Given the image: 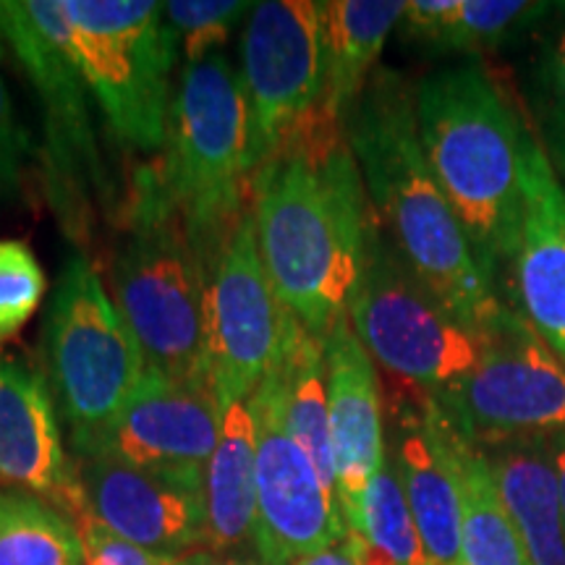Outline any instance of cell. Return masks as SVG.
Segmentation results:
<instances>
[{"label": "cell", "mask_w": 565, "mask_h": 565, "mask_svg": "<svg viewBox=\"0 0 565 565\" xmlns=\"http://www.w3.org/2000/svg\"><path fill=\"white\" fill-rule=\"evenodd\" d=\"M249 202L275 294L322 341L349 317L374 217L345 124L320 105L252 173Z\"/></svg>", "instance_id": "1"}, {"label": "cell", "mask_w": 565, "mask_h": 565, "mask_svg": "<svg viewBox=\"0 0 565 565\" xmlns=\"http://www.w3.org/2000/svg\"><path fill=\"white\" fill-rule=\"evenodd\" d=\"M370 204L395 249L475 333H484L505 303L479 267L454 207L424 158L416 124V87L401 71L377 68L345 116Z\"/></svg>", "instance_id": "2"}, {"label": "cell", "mask_w": 565, "mask_h": 565, "mask_svg": "<svg viewBox=\"0 0 565 565\" xmlns=\"http://www.w3.org/2000/svg\"><path fill=\"white\" fill-rule=\"evenodd\" d=\"M424 158L492 286L519 252L526 126L479 61L416 84Z\"/></svg>", "instance_id": "3"}, {"label": "cell", "mask_w": 565, "mask_h": 565, "mask_svg": "<svg viewBox=\"0 0 565 565\" xmlns=\"http://www.w3.org/2000/svg\"><path fill=\"white\" fill-rule=\"evenodd\" d=\"M121 217L113 291L145 351L147 370L173 383H210L207 265L162 196L152 166L139 168Z\"/></svg>", "instance_id": "4"}, {"label": "cell", "mask_w": 565, "mask_h": 565, "mask_svg": "<svg viewBox=\"0 0 565 565\" xmlns=\"http://www.w3.org/2000/svg\"><path fill=\"white\" fill-rule=\"evenodd\" d=\"M249 113L242 76L223 53L186 63L152 173L210 267L249 207Z\"/></svg>", "instance_id": "5"}, {"label": "cell", "mask_w": 565, "mask_h": 565, "mask_svg": "<svg viewBox=\"0 0 565 565\" xmlns=\"http://www.w3.org/2000/svg\"><path fill=\"white\" fill-rule=\"evenodd\" d=\"M0 34L42 110L38 152L47 202L61 231L84 246L97 207H108L113 196L89 113V89L68 51L63 0H0Z\"/></svg>", "instance_id": "6"}, {"label": "cell", "mask_w": 565, "mask_h": 565, "mask_svg": "<svg viewBox=\"0 0 565 565\" xmlns=\"http://www.w3.org/2000/svg\"><path fill=\"white\" fill-rule=\"evenodd\" d=\"M353 333L395 385L435 401L454 395L479 362L482 343L458 322L395 249L377 215L349 303Z\"/></svg>", "instance_id": "7"}, {"label": "cell", "mask_w": 565, "mask_h": 565, "mask_svg": "<svg viewBox=\"0 0 565 565\" xmlns=\"http://www.w3.org/2000/svg\"><path fill=\"white\" fill-rule=\"evenodd\" d=\"M68 51L113 139L139 152L166 147L179 45L154 0H63Z\"/></svg>", "instance_id": "8"}, {"label": "cell", "mask_w": 565, "mask_h": 565, "mask_svg": "<svg viewBox=\"0 0 565 565\" xmlns=\"http://www.w3.org/2000/svg\"><path fill=\"white\" fill-rule=\"evenodd\" d=\"M42 351L47 385L74 450L129 404L147 374L137 335L82 252L71 254L55 282Z\"/></svg>", "instance_id": "9"}, {"label": "cell", "mask_w": 565, "mask_h": 565, "mask_svg": "<svg viewBox=\"0 0 565 565\" xmlns=\"http://www.w3.org/2000/svg\"><path fill=\"white\" fill-rule=\"evenodd\" d=\"M463 385L435 401L477 448L565 429V364L519 309L505 307L484 333Z\"/></svg>", "instance_id": "10"}, {"label": "cell", "mask_w": 565, "mask_h": 565, "mask_svg": "<svg viewBox=\"0 0 565 565\" xmlns=\"http://www.w3.org/2000/svg\"><path fill=\"white\" fill-rule=\"evenodd\" d=\"M299 330L265 273L249 202L207 267V374L221 406L249 398Z\"/></svg>", "instance_id": "11"}, {"label": "cell", "mask_w": 565, "mask_h": 565, "mask_svg": "<svg viewBox=\"0 0 565 565\" xmlns=\"http://www.w3.org/2000/svg\"><path fill=\"white\" fill-rule=\"evenodd\" d=\"M244 97L249 113V173L320 110L324 66L317 3H254L242 40Z\"/></svg>", "instance_id": "12"}, {"label": "cell", "mask_w": 565, "mask_h": 565, "mask_svg": "<svg viewBox=\"0 0 565 565\" xmlns=\"http://www.w3.org/2000/svg\"><path fill=\"white\" fill-rule=\"evenodd\" d=\"M257 424V515L254 553L265 565H294L345 540L338 498L322 482L312 458L286 429L273 374L246 398Z\"/></svg>", "instance_id": "13"}, {"label": "cell", "mask_w": 565, "mask_h": 565, "mask_svg": "<svg viewBox=\"0 0 565 565\" xmlns=\"http://www.w3.org/2000/svg\"><path fill=\"white\" fill-rule=\"evenodd\" d=\"M221 424L223 406L210 383H173L147 370L129 404L76 454L113 458L204 492Z\"/></svg>", "instance_id": "14"}, {"label": "cell", "mask_w": 565, "mask_h": 565, "mask_svg": "<svg viewBox=\"0 0 565 565\" xmlns=\"http://www.w3.org/2000/svg\"><path fill=\"white\" fill-rule=\"evenodd\" d=\"M79 503L134 545L166 557L204 547V492L113 458H79Z\"/></svg>", "instance_id": "15"}, {"label": "cell", "mask_w": 565, "mask_h": 565, "mask_svg": "<svg viewBox=\"0 0 565 565\" xmlns=\"http://www.w3.org/2000/svg\"><path fill=\"white\" fill-rule=\"evenodd\" d=\"M328 374L330 437L335 454L338 508L353 532L364 494L385 466L383 387L374 359L353 333L349 317L322 338Z\"/></svg>", "instance_id": "16"}, {"label": "cell", "mask_w": 565, "mask_h": 565, "mask_svg": "<svg viewBox=\"0 0 565 565\" xmlns=\"http://www.w3.org/2000/svg\"><path fill=\"white\" fill-rule=\"evenodd\" d=\"M387 408L393 416L391 461L429 565H463L461 498L445 443L440 406L414 387L393 385Z\"/></svg>", "instance_id": "17"}, {"label": "cell", "mask_w": 565, "mask_h": 565, "mask_svg": "<svg viewBox=\"0 0 565 565\" xmlns=\"http://www.w3.org/2000/svg\"><path fill=\"white\" fill-rule=\"evenodd\" d=\"M511 267L521 315L565 364V189L532 131L524 139V215Z\"/></svg>", "instance_id": "18"}, {"label": "cell", "mask_w": 565, "mask_h": 565, "mask_svg": "<svg viewBox=\"0 0 565 565\" xmlns=\"http://www.w3.org/2000/svg\"><path fill=\"white\" fill-rule=\"evenodd\" d=\"M0 482L74 508L79 500L47 377L24 359L0 356Z\"/></svg>", "instance_id": "19"}, {"label": "cell", "mask_w": 565, "mask_h": 565, "mask_svg": "<svg viewBox=\"0 0 565 565\" xmlns=\"http://www.w3.org/2000/svg\"><path fill=\"white\" fill-rule=\"evenodd\" d=\"M500 498L524 542L529 565H565L561 482L547 435L515 437L479 448Z\"/></svg>", "instance_id": "20"}, {"label": "cell", "mask_w": 565, "mask_h": 565, "mask_svg": "<svg viewBox=\"0 0 565 565\" xmlns=\"http://www.w3.org/2000/svg\"><path fill=\"white\" fill-rule=\"evenodd\" d=\"M406 3L401 0H320L324 97L322 110L345 124L374 74L385 40L401 24Z\"/></svg>", "instance_id": "21"}, {"label": "cell", "mask_w": 565, "mask_h": 565, "mask_svg": "<svg viewBox=\"0 0 565 565\" xmlns=\"http://www.w3.org/2000/svg\"><path fill=\"white\" fill-rule=\"evenodd\" d=\"M257 424L246 401L223 408L221 437L204 475V547L212 555L254 547Z\"/></svg>", "instance_id": "22"}, {"label": "cell", "mask_w": 565, "mask_h": 565, "mask_svg": "<svg viewBox=\"0 0 565 565\" xmlns=\"http://www.w3.org/2000/svg\"><path fill=\"white\" fill-rule=\"evenodd\" d=\"M561 3L529 0H412L401 34L429 51L482 53L503 47L545 21Z\"/></svg>", "instance_id": "23"}, {"label": "cell", "mask_w": 565, "mask_h": 565, "mask_svg": "<svg viewBox=\"0 0 565 565\" xmlns=\"http://www.w3.org/2000/svg\"><path fill=\"white\" fill-rule=\"evenodd\" d=\"M443 414V412H440ZM443 433L454 463L461 498V561L463 565H529V555L490 471V463L445 419Z\"/></svg>", "instance_id": "24"}, {"label": "cell", "mask_w": 565, "mask_h": 565, "mask_svg": "<svg viewBox=\"0 0 565 565\" xmlns=\"http://www.w3.org/2000/svg\"><path fill=\"white\" fill-rule=\"evenodd\" d=\"M278 387L280 414L286 429L301 450L312 458L324 487L335 494V454L330 437V406H328V374H324V349L317 335L301 328L286 356L270 372Z\"/></svg>", "instance_id": "25"}, {"label": "cell", "mask_w": 565, "mask_h": 565, "mask_svg": "<svg viewBox=\"0 0 565 565\" xmlns=\"http://www.w3.org/2000/svg\"><path fill=\"white\" fill-rule=\"evenodd\" d=\"M0 565H84L76 526L40 494L0 484Z\"/></svg>", "instance_id": "26"}, {"label": "cell", "mask_w": 565, "mask_h": 565, "mask_svg": "<svg viewBox=\"0 0 565 565\" xmlns=\"http://www.w3.org/2000/svg\"><path fill=\"white\" fill-rule=\"evenodd\" d=\"M351 534L362 536L366 545L385 555L393 565H429L391 456H385V466L366 490L362 515Z\"/></svg>", "instance_id": "27"}, {"label": "cell", "mask_w": 565, "mask_h": 565, "mask_svg": "<svg viewBox=\"0 0 565 565\" xmlns=\"http://www.w3.org/2000/svg\"><path fill=\"white\" fill-rule=\"evenodd\" d=\"M529 105L542 134V150L555 173L565 175V3L557 9L529 74Z\"/></svg>", "instance_id": "28"}, {"label": "cell", "mask_w": 565, "mask_h": 565, "mask_svg": "<svg viewBox=\"0 0 565 565\" xmlns=\"http://www.w3.org/2000/svg\"><path fill=\"white\" fill-rule=\"evenodd\" d=\"M252 9L254 3L242 0H171L166 3V21L179 45V55L186 63H196L221 53L233 26Z\"/></svg>", "instance_id": "29"}, {"label": "cell", "mask_w": 565, "mask_h": 565, "mask_svg": "<svg viewBox=\"0 0 565 565\" xmlns=\"http://www.w3.org/2000/svg\"><path fill=\"white\" fill-rule=\"evenodd\" d=\"M47 278L30 244L0 238V343L17 338L38 312Z\"/></svg>", "instance_id": "30"}, {"label": "cell", "mask_w": 565, "mask_h": 565, "mask_svg": "<svg viewBox=\"0 0 565 565\" xmlns=\"http://www.w3.org/2000/svg\"><path fill=\"white\" fill-rule=\"evenodd\" d=\"M71 513H74V526L82 542L84 565H179L181 561V557L175 561V557L150 553V550L124 540L103 521H97L79 500L71 508Z\"/></svg>", "instance_id": "31"}, {"label": "cell", "mask_w": 565, "mask_h": 565, "mask_svg": "<svg viewBox=\"0 0 565 565\" xmlns=\"http://www.w3.org/2000/svg\"><path fill=\"white\" fill-rule=\"evenodd\" d=\"M32 152H38V147L19 121L11 92L0 74V200L3 202H13L24 189L26 162Z\"/></svg>", "instance_id": "32"}, {"label": "cell", "mask_w": 565, "mask_h": 565, "mask_svg": "<svg viewBox=\"0 0 565 565\" xmlns=\"http://www.w3.org/2000/svg\"><path fill=\"white\" fill-rule=\"evenodd\" d=\"M294 565H359L356 550H353L351 534H345V540L335 542V545L320 550V553H312Z\"/></svg>", "instance_id": "33"}, {"label": "cell", "mask_w": 565, "mask_h": 565, "mask_svg": "<svg viewBox=\"0 0 565 565\" xmlns=\"http://www.w3.org/2000/svg\"><path fill=\"white\" fill-rule=\"evenodd\" d=\"M550 450H553L555 469H557V482H561V500H563V515H565V429L547 435Z\"/></svg>", "instance_id": "34"}, {"label": "cell", "mask_w": 565, "mask_h": 565, "mask_svg": "<svg viewBox=\"0 0 565 565\" xmlns=\"http://www.w3.org/2000/svg\"><path fill=\"white\" fill-rule=\"evenodd\" d=\"M179 565H265V563L233 561V557H215V555H189V557H181Z\"/></svg>", "instance_id": "35"}, {"label": "cell", "mask_w": 565, "mask_h": 565, "mask_svg": "<svg viewBox=\"0 0 565 565\" xmlns=\"http://www.w3.org/2000/svg\"><path fill=\"white\" fill-rule=\"evenodd\" d=\"M6 51H9V47H6V40H3V34H0V61H3Z\"/></svg>", "instance_id": "36"}, {"label": "cell", "mask_w": 565, "mask_h": 565, "mask_svg": "<svg viewBox=\"0 0 565 565\" xmlns=\"http://www.w3.org/2000/svg\"><path fill=\"white\" fill-rule=\"evenodd\" d=\"M563 189H565V183H563Z\"/></svg>", "instance_id": "37"}]
</instances>
